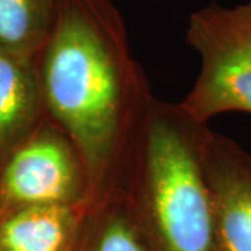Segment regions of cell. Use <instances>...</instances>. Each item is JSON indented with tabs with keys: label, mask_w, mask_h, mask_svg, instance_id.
<instances>
[{
	"label": "cell",
	"mask_w": 251,
	"mask_h": 251,
	"mask_svg": "<svg viewBox=\"0 0 251 251\" xmlns=\"http://www.w3.org/2000/svg\"><path fill=\"white\" fill-rule=\"evenodd\" d=\"M84 202L92 200L80 156L46 116L13 150L0 172V208L6 212L21 206Z\"/></svg>",
	"instance_id": "277c9868"
},
{
	"label": "cell",
	"mask_w": 251,
	"mask_h": 251,
	"mask_svg": "<svg viewBox=\"0 0 251 251\" xmlns=\"http://www.w3.org/2000/svg\"><path fill=\"white\" fill-rule=\"evenodd\" d=\"M92 202L31 205L0 216V251H74Z\"/></svg>",
	"instance_id": "8992f818"
},
{
	"label": "cell",
	"mask_w": 251,
	"mask_h": 251,
	"mask_svg": "<svg viewBox=\"0 0 251 251\" xmlns=\"http://www.w3.org/2000/svg\"><path fill=\"white\" fill-rule=\"evenodd\" d=\"M46 116L80 156L92 202L119 190L127 148L152 97L110 0H59L38 57Z\"/></svg>",
	"instance_id": "6da1fadb"
},
{
	"label": "cell",
	"mask_w": 251,
	"mask_h": 251,
	"mask_svg": "<svg viewBox=\"0 0 251 251\" xmlns=\"http://www.w3.org/2000/svg\"><path fill=\"white\" fill-rule=\"evenodd\" d=\"M200 155L212 202L211 251H251V152L204 126Z\"/></svg>",
	"instance_id": "5b68a950"
},
{
	"label": "cell",
	"mask_w": 251,
	"mask_h": 251,
	"mask_svg": "<svg viewBox=\"0 0 251 251\" xmlns=\"http://www.w3.org/2000/svg\"><path fill=\"white\" fill-rule=\"evenodd\" d=\"M186 42L201 57L193 88L176 103L191 123L227 112L251 113V0L234 7L211 3L188 18Z\"/></svg>",
	"instance_id": "3957f363"
},
{
	"label": "cell",
	"mask_w": 251,
	"mask_h": 251,
	"mask_svg": "<svg viewBox=\"0 0 251 251\" xmlns=\"http://www.w3.org/2000/svg\"><path fill=\"white\" fill-rule=\"evenodd\" d=\"M74 251H148L119 191L92 205Z\"/></svg>",
	"instance_id": "9c48e42d"
},
{
	"label": "cell",
	"mask_w": 251,
	"mask_h": 251,
	"mask_svg": "<svg viewBox=\"0 0 251 251\" xmlns=\"http://www.w3.org/2000/svg\"><path fill=\"white\" fill-rule=\"evenodd\" d=\"M204 126L153 95L141 112L117 191L148 251H211L212 202L200 155Z\"/></svg>",
	"instance_id": "7a4b0ae2"
},
{
	"label": "cell",
	"mask_w": 251,
	"mask_h": 251,
	"mask_svg": "<svg viewBox=\"0 0 251 251\" xmlns=\"http://www.w3.org/2000/svg\"><path fill=\"white\" fill-rule=\"evenodd\" d=\"M59 0H0V49L38 59L50 36Z\"/></svg>",
	"instance_id": "ba28073f"
},
{
	"label": "cell",
	"mask_w": 251,
	"mask_h": 251,
	"mask_svg": "<svg viewBox=\"0 0 251 251\" xmlns=\"http://www.w3.org/2000/svg\"><path fill=\"white\" fill-rule=\"evenodd\" d=\"M45 117L38 59L0 49V151L14 150Z\"/></svg>",
	"instance_id": "52a82bcc"
}]
</instances>
